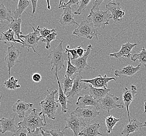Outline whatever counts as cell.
I'll return each mask as SVG.
<instances>
[{
    "label": "cell",
    "instance_id": "obj_5",
    "mask_svg": "<svg viewBox=\"0 0 146 136\" xmlns=\"http://www.w3.org/2000/svg\"><path fill=\"white\" fill-rule=\"evenodd\" d=\"M108 12V10L104 11L99 9L91 11L88 16V20L91 21L97 28L105 29L106 26L109 25V21L112 18L111 14Z\"/></svg>",
    "mask_w": 146,
    "mask_h": 136
},
{
    "label": "cell",
    "instance_id": "obj_52",
    "mask_svg": "<svg viewBox=\"0 0 146 136\" xmlns=\"http://www.w3.org/2000/svg\"><path fill=\"white\" fill-rule=\"evenodd\" d=\"M1 24H0V27H1Z\"/></svg>",
    "mask_w": 146,
    "mask_h": 136
},
{
    "label": "cell",
    "instance_id": "obj_14",
    "mask_svg": "<svg viewBox=\"0 0 146 136\" xmlns=\"http://www.w3.org/2000/svg\"><path fill=\"white\" fill-rule=\"evenodd\" d=\"M75 111L80 117L86 121H91L93 119L96 118L100 115L98 110L94 107L90 106L86 108L78 107Z\"/></svg>",
    "mask_w": 146,
    "mask_h": 136
},
{
    "label": "cell",
    "instance_id": "obj_6",
    "mask_svg": "<svg viewBox=\"0 0 146 136\" xmlns=\"http://www.w3.org/2000/svg\"><path fill=\"white\" fill-rule=\"evenodd\" d=\"M66 121V125L64 130L66 129H69L73 131L74 136H79L80 133V129L81 128L86 125V121L76 113L75 110L71 112L70 115L68 116L67 118L65 119Z\"/></svg>",
    "mask_w": 146,
    "mask_h": 136
},
{
    "label": "cell",
    "instance_id": "obj_8",
    "mask_svg": "<svg viewBox=\"0 0 146 136\" xmlns=\"http://www.w3.org/2000/svg\"><path fill=\"white\" fill-rule=\"evenodd\" d=\"M30 25L33 28L34 32L33 33H29L26 35H20V38L21 39H25L22 47L27 48V50L28 51H29L30 48H32L33 51L35 53L38 55V53L35 50V48H37V45L38 44V41L41 39L40 38L38 37V34H40V33L38 30L35 29V28L32 26V25L31 24H30Z\"/></svg>",
    "mask_w": 146,
    "mask_h": 136
},
{
    "label": "cell",
    "instance_id": "obj_48",
    "mask_svg": "<svg viewBox=\"0 0 146 136\" xmlns=\"http://www.w3.org/2000/svg\"><path fill=\"white\" fill-rule=\"evenodd\" d=\"M47 9H48L49 10H50V1H47Z\"/></svg>",
    "mask_w": 146,
    "mask_h": 136
},
{
    "label": "cell",
    "instance_id": "obj_44",
    "mask_svg": "<svg viewBox=\"0 0 146 136\" xmlns=\"http://www.w3.org/2000/svg\"><path fill=\"white\" fill-rule=\"evenodd\" d=\"M102 2H103V0L93 1V6H92V9H91V11H94L96 9H98V7L102 4Z\"/></svg>",
    "mask_w": 146,
    "mask_h": 136
},
{
    "label": "cell",
    "instance_id": "obj_19",
    "mask_svg": "<svg viewBox=\"0 0 146 136\" xmlns=\"http://www.w3.org/2000/svg\"><path fill=\"white\" fill-rule=\"evenodd\" d=\"M33 104L32 103H27L21 100H18L12 107V110L14 112L17 114L19 118H23L25 117L26 112L29 111L32 108Z\"/></svg>",
    "mask_w": 146,
    "mask_h": 136
},
{
    "label": "cell",
    "instance_id": "obj_17",
    "mask_svg": "<svg viewBox=\"0 0 146 136\" xmlns=\"http://www.w3.org/2000/svg\"><path fill=\"white\" fill-rule=\"evenodd\" d=\"M63 9L64 12L58 20L59 22L62 25H77L79 26L73 18L74 13L72 12V7L68 5L63 8Z\"/></svg>",
    "mask_w": 146,
    "mask_h": 136
},
{
    "label": "cell",
    "instance_id": "obj_39",
    "mask_svg": "<svg viewBox=\"0 0 146 136\" xmlns=\"http://www.w3.org/2000/svg\"><path fill=\"white\" fill-rule=\"evenodd\" d=\"M44 131L47 133H50L53 136H64V130L62 131L60 129H53L51 130H45Z\"/></svg>",
    "mask_w": 146,
    "mask_h": 136
},
{
    "label": "cell",
    "instance_id": "obj_18",
    "mask_svg": "<svg viewBox=\"0 0 146 136\" xmlns=\"http://www.w3.org/2000/svg\"><path fill=\"white\" fill-rule=\"evenodd\" d=\"M137 44H131L129 42L122 44L121 48L119 51L115 53L109 54V56L114 57L117 59H120L121 58H129L131 55V50L136 46Z\"/></svg>",
    "mask_w": 146,
    "mask_h": 136
},
{
    "label": "cell",
    "instance_id": "obj_34",
    "mask_svg": "<svg viewBox=\"0 0 146 136\" xmlns=\"http://www.w3.org/2000/svg\"><path fill=\"white\" fill-rule=\"evenodd\" d=\"M68 53V60L67 61V70L66 71L65 75L71 78L74 74L78 73V70L77 68L71 63L70 53Z\"/></svg>",
    "mask_w": 146,
    "mask_h": 136
},
{
    "label": "cell",
    "instance_id": "obj_38",
    "mask_svg": "<svg viewBox=\"0 0 146 136\" xmlns=\"http://www.w3.org/2000/svg\"><path fill=\"white\" fill-rule=\"evenodd\" d=\"M80 1L79 0H70L67 3H64L63 2L62 4V1H60L59 2V8H64V7L66 6H73V7H76V6H78L80 4Z\"/></svg>",
    "mask_w": 146,
    "mask_h": 136
},
{
    "label": "cell",
    "instance_id": "obj_31",
    "mask_svg": "<svg viewBox=\"0 0 146 136\" xmlns=\"http://www.w3.org/2000/svg\"><path fill=\"white\" fill-rule=\"evenodd\" d=\"M120 121V119L116 118L113 116H109L106 118L105 123L107 127V133L110 134L113 131V128L116 125L117 123Z\"/></svg>",
    "mask_w": 146,
    "mask_h": 136
},
{
    "label": "cell",
    "instance_id": "obj_27",
    "mask_svg": "<svg viewBox=\"0 0 146 136\" xmlns=\"http://www.w3.org/2000/svg\"><path fill=\"white\" fill-rule=\"evenodd\" d=\"M31 1L28 0H19L17 6L15 11H13V18L16 20L19 18L21 14H23L27 7L30 4Z\"/></svg>",
    "mask_w": 146,
    "mask_h": 136
},
{
    "label": "cell",
    "instance_id": "obj_43",
    "mask_svg": "<svg viewBox=\"0 0 146 136\" xmlns=\"http://www.w3.org/2000/svg\"><path fill=\"white\" fill-rule=\"evenodd\" d=\"M32 79L33 82L38 83V82H40L42 80V76H41V74L38 73H35V74L32 75Z\"/></svg>",
    "mask_w": 146,
    "mask_h": 136
},
{
    "label": "cell",
    "instance_id": "obj_10",
    "mask_svg": "<svg viewBox=\"0 0 146 136\" xmlns=\"http://www.w3.org/2000/svg\"><path fill=\"white\" fill-rule=\"evenodd\" d=\"M21 54V53L19 50L12 44H11V46L7 48L4 60L8 68L9 77H10L12 68L16 64L17 62H19L18 58Z\"/></svg>",
    "mask_w": 146,
    "mask_h": 136
},
{
    "label": "cell",
    "instance_id": "obj_47",
    "mask_svg": "<svg viewBox=\"0 0 146 136\" xmlns=\"http://www.w3.org/2000/svg\"><path fill=\"white\" fill-rule=\"evenodd\" d=\"M41 133L42 134V136H53L51 134L46 133V132L44 131V129L43 128H41Z\"/></svg>",
    "mask_w": 146,
    "mask_h": 136
},
{
    "label": "cell",
    "instance_id": "obj_2",
    "mask_svg": "<svg viewBox=\"0 0 146 136\" xmlns=\"http://www.w3.org/2000/svg\"><path fill=\"white\" fill-rule=\"evenodd\" d=\"M62 40H61L60 42L56 47L54 48L50 51V54L48 58L50 59V63H44V65H52L51 71H53V69H55V73H57L58 71L62 70V68H65L64 62L65 61H68V53L64 50L62 47Z\"/></svg>",
    "mask_w": 146,
    "mask_h": 136
},
{
    "label": "cell",
    "instance_id": "obj_32",
    "mask_svg": "<svg viewBox=\"0 0 146 136\" xmlns=\"http://www.w3.org/2000/svg\"><path fill=\"white\" fill-rule=\"evenodd\" d=\"M18 80L15 79L14 77H9V80L4 81L3 85L6 89L11 90H15L16 89L21 88V86L18 84Z\"/></svg>",
    "mask_w": 146,
    "mask_h": 136
},
{
    "label": "cell",
    "instance_id": "obj_25",
    "mask_svg": "<svg viewBox=\"0 0 146 136\" xmlns=\"http://www.w3.org/2000/svg\"><path fill=\"white\" fill-rule=\"evenodd\" d=\"M89 92L90 95L92 96L95 100L98 101L104 98L110 91V89H97L90 84Z\"/></svg>",
    "mask_w": 146,
    "mask_h": 136
},
{
    "label": "cell",
    "instance_id": "obj_46",
    "mask_svg": "<svg viewBox=\"0 0 146 136\" xmlns=\"http://www.w3.org/2000/svg\"><path fill=\"white\" fill-rule=\"evenodd\" d=\"M31 3L32 4V8H33V11H32V14L33 15L35 13L36 9V6H37V3L38 1H31Z\"/></svg>",
    "mask_w": 146,
    "mask_h": 136
},
{
    "label": "cell",
    "instance_id": "obj_49",
    "mask_svg": "<svg viewBox=\"0 0 146 136\" xmlns=\"http://www.w3.org/2000/svg\"><path fill=\"white\" fill-rule=\"evenodd\" d=\"M144 107H145V111H144V112L146 113V102H145V104H144Z\"/></svg>",
    "mask_w": 146,
    "mask_h": 136
},
{
    "label": "cell",
    "instance_id": "obj_11",
    "mask_svg": "<svg viewBox=\"0 0 146 136\" xmlns=\"http://www.w3.org/2000/svg\"><path fill=\"white\" fill-rule=\"evenodd\" d=\"M106 7L108 11L111 13L112 18L114 22L119 23L122 21L123 17L125 15V11L120 5V3L109 2L106 4Z\"/></svg>",
    "mask_w": 146,
    "mask_h": 136
},
{
    "label": "cell",
    "instance_id": "obj_37",
    "mask_svg": "<svg viewBox=\"0 0 146 136\" xmlns=\"http://www.w3.org/2000/svg\"><path fill=\"white\" fill-rule=\"evenodd\" d=\"M91 2L90 0H82L80 1L79 4V7L78 9L74 13L75 15H80L82 13L84 12L86 9V6H88V3Z\"/></svg>",
    "mask_w": 146,
    "mask_h": 136
},
{
    "label": "cell",
    "instance_id": "obj_40",
    "mask_svg": "<svg viewBox=\"0 0 146 136\" xmlns=\"http://www.w3.org/2000/svg\"><path fill=\"white\" fill-rule=\"evenodd\" d=\"M69 47H70L69 45H68L67 47L65 48V49H66V53H69L71 54L72 57L71 58V60H76L79 58V57L76 52V48L73 49H69Z\"/></svg>",
    "mask_w": 146,
    "mask_h": 136
},
{
    "label": "cell",
    "instance_id": "obj_50",
    "mask_svg": "<svg viewBox=\"0 0 146 136\" xmlns=\"http://www.w3.org/2000/svg\"><path fill=\"white\" fill-rule=\"evenodd\" d=\"M143 127H146V122H145L143 124Z\"/></svg>",
    "mask_w": 146,
    "mask_h": 136
},
{
    "label": "cell",
    "instance_id": "obj_54",
    "mask_svg": "<svg viewBox=\"0 0 146 136\" xmlns=\"http://www.w3.org/2000/svg\"></svg>",
    "mask_w": 146,
    "mask_h": 136
},
{
    "label": "cell",
    "instance_id": "obj_42",
    "mask_svg": "<svg viewBox=\"0 0 146 136\" xmlns=\"http://www.w3.org/2000/svg\"><path fill=\"white\" fill-rule=\"evenodd\" d=\"M27 136H43L42 134L41 133V128H38L36 130L33 132H30L29 131Z\"/></svg>",
    "mask_w": 146,
    "mask_h": 136
},
{
    "label": "cell",
    "instance_id": "obj_41",
    "mask_svg": "<svg viewBox=\"0 0 146 136\" xmlns=\"http://www.w3.org/2000/svg\"><path fill=\"white\" fill-rule=\"evenodd\" d=\"M28 130L26 128H19L17 131L14 133L13 136H27L28 133Z\"/></svg>",
    "mask_w": 146,
    "mask_h": 136
},
{
    "label": "cell",
    "instance_id": "obj_15",
    "mask_svg": "<svg viewBox=\"0 0 146 136\" xmlns=\"http://www.w3.org/2000/svg\"><path fill=\"white\" fill-rule=\"evenodd\" d=\"M83 77L81 74H79L74 77V81L73 83L72 88L70 92L66 95L68 98H74L76 95H78L81 92L88 88L86 83L82 82Z\"/></svg>",
    "mask_w": 146,
    "mask_h": 136
},
{
    "label": "cell",
    "instance_id": "obj_23",
    "mask_svg": "<svg viewBox=\"0 0 146 136\" xmlns=\"http://www.w3.org/2000/svg\"><path fill=\"white\" fill-rule=\"evenodd\" d=\"M141 67V64L140 63L137 67L129 65L120 70H116L114 72V75L118 77H132L140 70Z\"/></svg>",
    "mask_w": 146,
    "mask_h": 136
},
{
    "label": "cell",
    "instance_id": "obj_12",
    "mask_svg": "<svg viewBox=\"0 0 146 136\" xmlns=\"http://www.w3.org/2000/svg\"><path fill=\"white\" fill-rule=\"evenodd\" d=\"M111 80L116 81L113 77H109L105 74L103 76L99 75V76L92 79H83L82 82L85 83H89L91 86L97 89H107V84Z\"/></svg>",
    "mask_w": 146,
    "mask_h": 136
},
{
    "label": "cell",
    "instance_id": "obj_28",
    "mask_svg": "<svg viewBox=\"0 0 146 136\" xmlns=\"http://www.w3.org/2000/svg\"><path fill=\"white\" fill-rule=\"evenodd\" d=\"M14 20L12 12L7 9L3 3L0 4V23L7 21L10 23Z\"/></svg>",
    "mask_w": 146,
    "mask_h": 136
},
{
    "label": "cell",
    "instance_id": "obj_45",
    "mask_svg": "<svg viewBox=\"0 0 146 136\" xmlns=\"http://www.w3.org/2000/svg\"><path fill=\"white\" fill-rule=\"evenodd\" d=\"M76 50L79 57H82L83 56V55H84L86 51V50L83 49L81 47V46H79L78 47L76 48Z\"/></svg>",
    "mask_w": 146,
    "mask_h": 136
},
{
    "label": "cell",
    "instance_id": "obj_13",
    "mask_svg": "<svg viewBox=\"0 0 146 136\" xmlns=\"http://www.w3.org/2000/svg\"><path fill=\"white\" fill-rule=\"evenodd\" d=\"M136 93H137V87L134 85H131V86L130 90L127 89V88H124L123 92H122V101H123L124 105L125 106L126 108L129 122L131 121L129 107L131 102L134 100Z\"/></svg>",
    "mask_w": 146,
    "mask_h": 136
},
{
    "label": "cell",
    "instance_id": "obj_24",
    "mask_svg": "<svg viewBox=\"0 0 146 136\" xmlns=\"http://www.w3.org/2000/svg\"><path fill=\"white\" fill-rule=\"evenodd\" d=\"M56 79L57 80V83L58 84L59 92H58V100H57V102L60 104L62 106V113H67V103H71L69 101H68L67 96L64 94V92L62 90V86L60 83L58 77L57 73H55Z\"/></svg>",
    "mask_w": 146,
    "mask_h": 136
},
{
    "label": "cell",
    "instance_id": "obj_29",
    "mask_svg": "<svg viewBox=\"0 0 146 136\" xmlns=\"http://www.w3.org/2000/svg\"><path fill=\"white\" fill-rule=\"evenodd\" d=\"M21 18H18V20H14L9 25V29L13 30V31L15 33V35L17 36L18 40H20L23 43L24 42V40L20 38V35H23V33L21 31Z\"/></svg>",
    "mask_w": 146,
    "mask_h": 136
},
{
    "label": "cell",
    "instance_id": "obj_21",
    "mask_svg": "<svg viewBox=\"0 0 146 136\" xmlns=\"http://www.w3.org/2000/svg\"><path fill=\"white\" fill-rule=\"evenodd\" d=\"M143 127V124L134 117L133 119L129 122V124L124 125L123 131L121 132V135L129 136L130 134L134 133L135 132L140 130Z\"/></svg>",
    "mask_w": 146,
    "mask_h": 136
},
{
    "label": "cell",
    "instance_id": "obj_1",
    "mask_svg": "<svg viewBox=\"0 0 146 136\" xmlns=\"http://www.w3.org/2000/svg\"><path fill=\"white\" fill-rule=\"evenodd\" d=\"M47 91L49 93V94L47 95L44 100L41 101L39 103L41 112H39V115L43 114V117L45 121V115L48 118L54 120L57 115V110L59 107L57 101L55 100L56 95L58 94L57 91L55 90L54 91L50 92L47 90Z\"/></svg>",
    "mask_w": 146,
    "mask_h": 136
},
{
    "label": "cell",
    "instance_id": "obj_4",
    "mask_svg": "<svg viewBox=\"0 0 146 136\" xmlns=\"http://www.w3.org/2000/svg\"><path fill=\"white\" fill-rule=\"evenodd\" d=\"M72 34L80 37H84L88 39H91L94 36H95L98 40L97 35L98 34L100 35L97 28L94 26L93 23L88 20L82 21L78 28L73 30Z\"/></svg>",
    "mask_w": 146,
    "mask_h": 136
},
{
    "label": "cell",
    "instance_id": "obj_51",
    "mask_svg": "<svg viewBox=\"0 0 146 136\" xmlns=\"http://www.w3.org/2000/svg\"><path fill=\"white\" fill-rule=\"evenodd\" d=\"M0 133H1V129H0Z\"/></svg>",
    "mask_w": 146,
    "mask_h": 136
},
{
    "label": "cell",
    "instance_id": "obj_9",
    "mask_svg": "<svg viewBox=\"0 0 146 136\" xmlns=\"http://www.w3.org/2000/svg\"><path fill=\"white\" fill-rule=\"evenodd\" d=\"M93 49V48L92 47V44H90L87 47L86 51L83 56L82 57H79V58L76 60H71V63L77 68L78 70V73L79 74H81L82 71L85 70H88V69L96 70L95 68H92L88 65L87 62L88 57L90 54V52Z\"/></svg>",
    "mask_w": 146,
    "mask_h": 136
},
{
    "label": "cell",
    "instance_id": "obj_26",
    "mask_svg": "<svg viewBox=\"0 0 146 136\" xmlns=\"http://www.w3.org/2000/svg\"><path fill=\"white\" fill-rule=\"evenodd\" d=\"M15 33L11 29H9L6 32H2L0 35V42H4L6 44L10 43L11 42H13L15 43L18 42L23 44V43L21 41L15 38Z\"/></svg>",
    "mask_w": 146,
    "mask_h": 136
},
{
    "label": "cell",
    "instance_id": "obj_16",
    "mask_svg": "<svg viewBox=\"0 0 146 136\" xmlns=\"http://www.w3.org/2000/svg\"><path fill=\"white\" fill-rule=\"evenodd\" d=\"M15 114L14 117L2 118H0V127L1 133H4L7 131H10L15 133L17 131L19 128L17 127L15 123Z\"/></svg>",
    "mask_w": 146,
    "mask_h": 136
},
{
    "label": "cell",
    "instance_id": "obj_35",
    "mask_svg": "<svg viewBox=\"0 0 146 136\" xmlns=\"http://www.w3.org/2000/svg\"><path fill=\"white\" fill-rule=\"evenodd\" d=\"M57 35V33L56 32H54V33L50 34V35L47 36L45 38L41 39V41L43 42H45L46 44V46L45 48L47 49H50V42H52L53 40H55L56 39V36Z\"/></svg>",
    "mask_w": 146,
    "mask_h": 136
},
{
    "label": "cell",
    "instance_id": "obj_33",
    "mask_svg": "<svg viewBox=\"0 0 146 136\" xmlns=\"http://www.w3.org/2000/svg\"><path fill=\"white\" fill-rule=\"evenodd\" d=\"M74 81V78L71 79V77H67L66 75L64 76V79L62 80V82L63 84V86L64 89V94L66 95L71 90L73 86Z\"/></svg>",
    "mask_w": 146,
    "mask_h": 136
},
{
    "label": "cell",
    "instance_id": "obj_3",
    "mask_svg": "<svg viewBox=\"0 0 146 136\" xmlns=\"http://www.w3.org/2000/svg\"><path fill=\"white\" fill-rule=\"evenodd\" d=\"M38 110L33 109L29 114L25 116L23 120L18 124L19 128H26L28 131L33 133L38 128H41L46 126V121L43 117H41L38 112Z\"/></svg>",
    "mask_w": 146,
    "mask_h": 136
},
{
    "label": "cell",
    "instance_id": "obj_36",
    "mask_svg": "<svg viewBox=\"0 0 146 136\" xmlns=\"http://www.w3.org/2000/svg\"><path fill=\"white\" fill-rule=\"evenodd\" d=\"M38 30V32L41 35L39 36L40 39L45 38L47 36L50 35V34L55 32L57 31V29H52V30H48L47 28H40V26H38L37 28Z\"/></svg>",
    "mask_w": 146,
    "mask_h": 136
},
{
    "label": "cell",
    "instance_id": "obj_53",
    "mask_svg": "<svg viewBox=\"0 0 146 136\" xmlns=\"http://www.w3.org/2000/svg\"><path fill=\"white\" fill-rule=\"evenodd\" d=\"M0 105H1V103H0Z\"/></svg>",
    "mask_w": 146,
    "mask_h": 136
},
{
    "label": "cell",
    "instance_id": "obj_20",
    "mask_svg": "<svg viewBox=\"0 0 146 136\" xmlns=\"http://www.w3.org/2000/svg\"><path fill=\"white\" fill-rule=\"evenodd\" d=\"M76 105L81 108L86 106H92L95 107L97 110L100 109L98 102L95 100L90 95L86 94L84 96H80L78 99Z\"/></svg>",
    "mask_w": 146,
    "mask_h": 136
},
{
    "label": "cell",
    "instance_id": "obj_30",
    "mask_svg": "<svg viewBox=\"0 0 146 136\" xmlns=\"http://www.w3.org/2000/svg\"><path fill=\"white\" fill-rule=\"evenodd\" d=\"M131 60L133 62L138 60L140 64L143 65L146 68V49L143 47L139 53H134L131 56Z\"/></svg>",
    "mask_w": 146,
    "mask_h": 136
},
{
    "label": "cell",
    "instance_id": "obj_22",
    "mask_svg": "<svg viewBox=\"0 0 146 136\" xmlns=\"http://www.w3.org/2000/svg\"><path fill=\"white\" fill-rule=\"evenodd\" d=\"M100 124L96 122L92 124H87L80 131L79 136H98L102 135L99 131Z\"/></svg>",
    "mask_w": 146,
    "mask_h": 136
},
{
    "label": "cell",
    "instance_id": "obj_7",
    "mask_svg": "<svg viewBox=\"0 0 146 136\" xmlns=\"http://www.w3.org/2000/svg\"><path fill=\"white\" fill-rule=\"evenodd\" d=\"M119 100V98L115 96L114 95L108 93L102 99L98 101L100 105V108L105 110L108 112L109 116L111 110L115 108H123L124 106L122 104H117V102Z\"/></svg>",
    "mask_w": 146,
    "mask_h": 136
}]
</instances>
